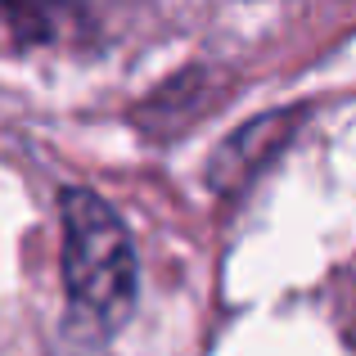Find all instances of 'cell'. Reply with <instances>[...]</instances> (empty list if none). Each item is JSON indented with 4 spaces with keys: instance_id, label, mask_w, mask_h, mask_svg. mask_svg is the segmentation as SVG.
<instances>
[{
    "instance_id": "obj_2",
    "label": "cell",
    "mask_w": 356,
    "mask_h": 356,
    "mask_svg": "<svg viewBox=\"0 0 356 356\" xmlns=\"http://www.w3.org/2000/svg\"><path fill=\"white\" fill-rule=\"evenodd\" d=\"M0 9L18 41H50L68 14V0H0Z\"/></svg>"
},
{
    "instance_id": "obj_1",
    "label": "cell",
    "mask_w": 356,
    "mask_h": 356,
    "mask_svg": "<svg viewBox=\"0 0 356 356\" xmlns=\"http://www.w3.org/2000/svg\"><path fill=\"white\" fill-rule=\"evenodd\" d=\"M63 284H68L72 325L113 334L136 307V243L99 194L63 190Z\"/></svg>"
}]
</instances>
